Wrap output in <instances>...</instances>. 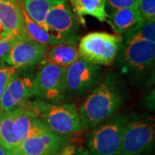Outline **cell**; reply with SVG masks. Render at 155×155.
<instances>
[{"label": "cell", "instance_id": "1", "mask_svg": "<svg viewBox=\"0 0 155 155\" xmlns=\"http://www.w3.org/2000/svg\"><path fill=\"white\" fill-rule=\"evenodd\" d=\"M125 97L126 91L122 79L114 73L107 74L80 105L78 115L82 129H92L113 116Z\"/></svg>", "mask_w": 155, "mask_h": 155}, {"label": "cell", "instance_id": "2", "mask_svg": "<svg viewBox=\"0 0 155 155\" xmlns=\"http://www.w3.org/2000/svg\"><path fill=\"white\" fill-rule=\"evenodd\" d=\"M128 117L117 115L93 127L86 137L87 150L92 155H120Z\"/></svg>", "mask_w": 155, "mask_h": 155}, {"label": "cell", "instance_id": "3", "mask_svg": "<svg viewBox=\"0 0 155 155\" xmlns=\"http://www.w3.org/2000/svg\"><path fill=\"white\" fill-rule=\"evenodd\" d=\"M154 140V119L144 114H134L128 117L120 155H144L153 147Z\"/></svg>", "mask_w": 155, "mask_h": 155}, {"label": "cell", "instance_id": "4", "mask_svg": "<svg viewBox=\"0 0 155 155\" xmlns=\"http://www.w3.org/2000/svg\"><path fill=\"white\" fill-rule=\"evenodd\" d=\"M122 43V35L107 32H91L79 41L81 58L98 66H110L116 61Z\"/></svg>", "mask_w": 155, "mask_h": 155}, {"label": "cell", "instance_id": "5", "mask_svg": "<svg viewBox=\"0 0 155 155\" xmlns=\"http://www.w3.org/2000/svg\"><path fill=\"white\" fill-rule=\"evenodd\" d=\"M34 104L39 118L54 133L67 136L83 130L75 104H49L39 99Z\"/></svg>", "mask_w": 155, "mask_h": 155}, {"label": "cell", "instance_id": "6", "mask_svg": "<svg viewBox=\"0 0 155 155\" xmlns=\"http://www.w3.org/2000/svg\"><path fill=\"white\" fill-rule=\"evenodd\" d=\"M122 71L127 75L138 77L153 69L155 61V42L135 41L122 43L116 56Z\"/></svg>", "mask_w": 155, "mask_h": 155}, {"label": "cell", "instance_id": "7", "mask_svg": "<svg viewBox=\"0 0 155 155\" xmlns=\"http://www.w3.org/2000/svg\"><path fill=\"white\" fill-rule=\"evenodd\" d=\"M66 68L44 63L33 79V97L46 103H56L64 97Z\"/></svg>", "mask_w": 155, "mask_h": 155}, {"label": "cell", "instance_id": "8", "mask_svg": "<svg viewBox=\"0 0 155 155\" xmlns=\"http://www.w3.org/2000/svg\"><path fill=\"white\" fill-rule=\"evenodd\" d=\"M67 136L54 133L44 122L20 144V155H58L67 146Z\"/></svg>", "mask_w": 155, "mask_h": 155}, {"label": "cell", "instance_id": "9", "mask_svg": "<svg viewBox=\"0 0 155 155\" xmlns=\"http://www.w3.org/2000/svg\"><path fill=\"white\" fill-rule=\"evenodd\" d=\"M102 75V67L79 57L65 72L66 92L82 95L92 89Z\"/></svg>", "mask_w": 155, "mask_h": 155}, {"label": "cell", "instance_id": "10", "mask_svg": "<svg viewBox=\"0 0 155 155\" xmlns=\"http://www.w3.org/2000/svg\"><path fill=\"white\" fill-rule=\"evenodd\" d=\"M45 22L51 34L66 39L72 44L77 43V18L66 0H58L48 11Z\"/></svg>", "mask_w": 155, "mask_h": 155}, {"label": "cell", "instance_id": "11", "mask_svg": "<svg viewBox=\"0 0 155 155\" xmlns=\"http://www.w3.org/2000/svg\"><path fill=\"white\" fill-rule=\"evenodd\" d=\"M48 48L29 38H21L11 48L4 62L19 70L26 69L43 61Z\"/></svg>", "mask_w": 155, "mask_h": 155}, {"label": "cell", "instance_id": "12", "mask_svg": "<svg viewBox=\"0 0 155 155\" xmlns=\"http://www.w3.org/2000/svg\"><path fill=\"white\" fill-rule=\"evenodd\" d=\"M19 0H0V40L28 38Z\"/></svg>", "mask_w": 155, "mask_h": 155}, {"label": "cell", "instance_id": "13", "mask_svg": "<svg viewBox=\"0 0 155 155\" xmlns=\"http://www.w3.org/2000/svg\"><path fill=\"white\" fill-rule=\"evenodd\" d=\"M33 79L29 74L18 72L0 98V112L13 110L33 97Z\"/></svg>", "mask_w": 155, "mask_h": 155}, {"label": "cell", "instance_id": "14", "mask_svg": "<svg viewBox=\"0 0 155 155\" xmlns=\"http://www.w3.org/2000/svg\"><path fill=\"white\" fill-rule=\"evenodd\" d=\"M80 56L76 44H57L48 48L43 59L44 63L54 64L59 67L67 68L78 60Z\"/></svg>", "mask_w": 155, "mask_h": 155}, {"label": "cell", "instance_id": "15", "mask_svg": "<svg viewBox=\"0 0 155 155\" xmlns=\"http://www.w3.org/2000/svg\"><path fill=\"white\" fill-rule=\"evenodd\" d=\"M142 21L137 8L115 10L108 15L106 22L110 24L116 35H122L127 30Z\"/></svg>", "mask_w": 155, "mask_h": 155}, {"label": "cell", "instance_id": "16", "mask_svg": "<svg viewBox=\"0 0 155 155\" xmlns=\"http://www.w3.org/2000/svg\"><path fill=\"white\" fill-rule=\"evenodd\" d=\"M16 114L17 109L7 112H0V145L11 153L20 155V143L13 130V121Z\"/></svg>", "mask_w": 155, "mask_h": 155}, {"label": "cell", "instance_id": "17", "mask_svg": "<svg viewBox=\"0 0 155 155\" xmlns=\"http://www.w3.org/2000/svg\"><path fill=\"white\" fill-rule=\"evenodd\" d=\"M22 12L23 23H24V29H25L27 36L30 40H32L35 42H38L40 44L48 46V47L57 44H63V43L72 44L66 39L61 38L54 34L45 31L43 28H41L38 24H36L28 17L26 12L23 10V8H22Z\"/></svg>", "mask_w": 155, "mask_h": 155}, {"label": "cell", "instance_id": "18", "mask_svg": "<svg viewBox=\"0 0 155 155\" xmlns=\"http://www.w3.org/2000/svg\"><path fill=\"white\" fill-rule=\"evenodd\" d=\"M72 11L82 19L84 16H91L100 22H105L108 17L106 11V0H69Z\"/></svg>", "mask_w": 155, "mask_h": 155}, {"label": "cell", "instance_id": "19", "mask_svg": "<svg viewBox=\"0 0 155 155\" xmlns=\"http://www.w3.org/2000/svg\"><path fill=\"white\" fill-rule=\"evenodd\" d=\"M58 0H23L22 8L28 17L45 31L50 33L46 25V17Z\"/></svg>", "mask_w": 155, "mask_h": 155}, {"label": "cell", "instance_id": "20", "mask_svg": "<svg viewBox=\"0 0 155 155\" xmlns=\"http://www.w3.org/2000/svg\"><path fill=\"white\" fill-rule=\"evenodd\" d=\"M122 43L135 41H149L155 42V21H140L123 34Z\"/></svg>", "mask_w": 155, "mask_h": 155}, {"label": "cell", "instance_id": "21", "mask_svg": "<svg viewBox=\"0 0 155 155\" xmlns=\"http://www.w3.org/2000/svg\"><path fill=\"white\" fill-rule=\"evenodd\" d=\"M136 8L142 21H155V0H137Z\"/></svg>", "mask_w": 155, "mask_h": 155}, {"label": "cell", "instance_id": "22", "mask_svg": "<svg viewBox=\"0 0 155 155\" xmlns=\"http://www.w3.org/2000/svg\"><path fill=\"white\" fill-rule=\"evenodd\" d=\"M18 72L19 69L14 67L5 65L0 67V98L8 87L10 82L16 77Z\"/></svg>", "mask_w": 155, "mask_h": 155}, {"label": "cell", "instance_id": "23", "mask_svg": "<svg viewBox=\"0 0 155 155\" xmlns=\"http://www.w3.org/2000/svg\"><path fill=\"white\" fill-rule=\"evenodd\" d=\"M21 38H9L0 40V67L5 65L4 60L11 48Z\"/></svg>", "mask_w": 155, "mask_h": 155}, {"label": "cell", "instance_id": "24", "mask_svg": "<svg viewBox=\"0 0 155 155\" xmlns=\"http://www.w3.org/2000/svg\"><path fill=\"white\" fill-rule=\"evenodd\" d=\"M106 4L114 11L137 7V0H106Z\"/></svg>", "mask_w": 155, "mask_h": 155}, {"label": "cell", "instance_id": "25", "mask_svg": "<svg viewBox=\"0 0 155 155\" xmlns=\"http://www.w3.org/2000/svg\"><path fill=\"white\" fill-rule=\"evenodd\" d=\"M73 155H92L88 150L83 148V147H79L78 149L76 150L75 153Z\"/></svg>", "mask_w": 155, "mask_h": 155}, {"label": "cell", "instance_id": "26", "mask_svg": "<svg viewBox=\"0 0 155 155\" xmlns=\"http://www.w3.org/2000/svg\"><path fill=\"white\" fill-rule=\"evenodd\" d=\"M11 153L8 152L5 147H3L0 145V155H10Z\"/></svg>", "mask_w": 155, "mask_h": 155}, {"label": "cell", "instance_id": "27", "mask_svg": "<svg viewBox=\"0 0 155 155\" xmlns=\"http://www.w3.org/2000/svg\"><path fill=\"white\" fill-rule=\"evenodd\" d=\"M10 155H15V154H13V153H11V154H10Z\"/></svg>", "mask_w": 155, "mask_h": 155}, {"label": "cell", "instance_id": "28", "mask_svg": "<svg viewBox=\"0 0 155 155\" xmlns=\"http://www.w3.org/2000/svg\"><path fill=\"white\" fill-rule=\"evenodd\" d=\"M61 155H62V154H61Z\"/></svg>", "mask_w": 155, "mask_h": 155}]
</instances>
